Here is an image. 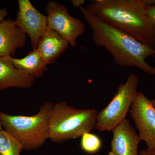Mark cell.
<instances>
[{
	"instance_id": "obj_16",
	"label": "cell",
	"mask_w": 155,
	"mask_h": 155,
	"mask_svg": "<svg viewBox=\"0 0 155 155\" xmlns=\"http://www.w3.org/2000/svg\"><path fill=\"white\" fill-rule=\"evenodd\" d=\"M147 16L155 28V4L150 7H145Z\"/></svg>"
},
{
	"instance_id": "obj_22",
	"label": "cell",
	"mask_w": 155,
	"mask_h": 155,
	"mask_svg": "<svg viewBox=\"0 0 155 155\" xmlns=\"http://www.w3.org/2000/svg\"><path fill=\"white\" fill-rule=\"evenodd\" d=\"M151 101L152 103L153 106L155 109V98L154 99L151 100Z\"/></svg>"
},
{
	"instance_id": "obj_3",
	"label": "cell",
	"mask_w": 155,
	"mask_h": 155,
	"mask_svg": "<svg viewBox=\"0 0 155 155\" xmlns=\"http://www.w3.org/2000/svg\"><path fill=\"white\" fill-rule=\"evenodd\" d=\"M98 113L95 109H78L66 101L58 103L49 119L48 138L61 143L81 137L94 128Z\"/></svg>"
},
{
	"instance_id": "obj_18",
	"label": "cell",
	"mask_w": 155,
	"mask_h": 155,
	"mask_svg": "<svg viewBox=\"0 0 155 155\" xmlns=\"http://www.w3.org/2000/svg\"><path fill=\"white\" fill-rule=\"evenodd\" d=\"M85 1L84 0H72L71 1L72 5L74 6L75 8H79L80 7H82V5L85 3Z\"/></svg>"
},
{
	"instance_id": "obj_19",
	"label": "cell",
	"mask_w": 155,
	"mask_h": 155,
	"mask_svg": "<svg viewBox=\"0 0 155 155\" xmlns=\"http://www.w3.org/2000/svg\"><path fill=\"white\" fill-rule=\"evenodd\" d=\"M7 15V9L5 8H0V22L5 19Z\"/></svg>"
},
{
	"instance_id": "obj_12",
	"label": "cell",
	"mask_w": 155,
	"mask_h": 155,
	"mask_svg": "<svg viewBox=\"0 0 155 155\" xmlns=\"http://www.w3.org/2000/svg\"><path fill=\"white\" fill-rule=\"evenodd\" d=\"M11 58L0 57V91L12 87L29 88L34 79L19 71L13 65Z\"/></svg>"
},
{
	"instance_id": "obj_1",
	"label": "cell",
	"mask_w": 155,
	"mask_h": 155,
	"mask_svg": "<svg viewBox=\"0 0 155 155\" xmlns=\"http://www.w3.org/2000/svg\"><path fill=\"white\" fill-rule=\"evenodd\" d=\"M79 9L91 28L94 44L105 48L117 65L137 67L148 74L155 76V67L150 66L145 61L148 57L155 56V48L103 22L83 6Z\"/></svg>"
},
{
	"instance_id": "obj_23",
	"label": "cell",
	"mask_w": 155,
	"mask_h": 155,
	"mask_svg": "<svg viewBox=\"0 0 155 155\" xmlns=\"http://www.w3.org/2000/svg\"><path fill=\"white\" fill-rule=\"evenodd\" d=\"M108 155H117L115 153H114V152H113L112 151L110 152L109 153V154Z\"/></svg>"
},
{
	"instance_id": "obj_17",
	"label": "cell",
	"mask_w": 155,
	"mask_h": 155,
	"mask_svg": "<svg viewBox=\"0 0 155 155\" xmlns=\"http://www.w3.org/2000/svg\"><path fill=\"white\" fill-rule=\"evenodd\" d=\"M140 2L145 7H151L155 4V0H140Z\"/></svg>"
},
{
	"instance_id": "obj_13",
	"label": "cell",
	"mask_w": 155,
	"mask_h": 155,
	"mask_svg": "<svg viewBox=\"0 0 155 155\" xmlns=\"http://www.w3.org/2000/svg\"><path fill=\"white\" fill-rule=\"evenodd\" d=\"M11 59L14 67L19 71L34 79L41 77L47 69V64L37 49L29 52L23 58L18 59L11 57Z\"/></svg>"
},
{
	"instance_id": "obj_15",
	"label": "cell",
	"mask_w": 155,
	"mask_h": 155,
	"mask_svg": "<svg viewBox=\"0 0 155 155\" xmlns=\"http://www.w3.org/2000/svg\"><path fill=\"white\" fill-rule=\"evenodd\" d=\"M80 145L84 151L87 153L97 152L102 146V141L98 136L90 132L81 136Z\"/></svg>"
},
{
	"instance_id": "obj_20",
	"label": "cell",
	"mask_w": 155,
	"mask_h": 155,
	"mask_svg": "<svg viewBox=\"0 0 155 155\" xmlns=\"http://www.w3.org/2000/svg\"><path fill=\"white\" fill-rule=\"evenodd\" d=\"M138 155H150L149 152L148 150L145 149L143 150L140 152L139 153H138Z\"/></svg>"
},
{
	"instance_id": "obj_7",
	"label": "cell",
	"mask_w": 155,
	"mask_h": 155,
	"mask_svg": "<svg viewBox=\"0 0 155 155\" xmlns=\"http://www.w3.org/2000/svg\"><path fill=\"white\" fill-rule=\"evenodd\" d=\"M130 117L139 131L140 141L146 143L147 149H155V109L151 100L138 92L130 110Z\"/></svg>"
},
{
	"instance_id": "obj_24",
	"label": "cell",
	"mask_w": 155,
	"mask_h": 155,
	"mask_svg": "<svg viewBox=\"0 0 155 155\" xmlns=\"http://www.w3.org/2000/svg\"><path fill=\"white\" fill-rule=\"evenodd\" d=\"M2 124H1V122H0V131H1V130H3L2 127Z\"/></svg>"
},
{
	"instance_id": "obj_9",
	"label": "cell",
	"mask_w": 155,
	"mask_h": 155,
	"mask_svg": "<svg viewBox=\"0 0 155 155\" xmlns=\"http://www.w3.org/2000/svg\"><path fill=\"white\" fill-rule=\"evenodd\" d=\"M111 151L117 155H138V134L125 119L112 130Z\"/></svg>"
},
{
	"instance_id": "obj_6",
	"label": "cell",
	"mask_w": 155,
	"mask_h": 155,
	"mask_svg": "<svg viewBox=\"0 0 155 155\" xmlns=\"http://www.w3.org/2000/svg\"><path fill=\"white\" fill-rule=\"evenodd\" d=\"M48 27L64 38L72 47L76 39L84 33L85 26L81 20L72 17L67 7L56 1H50L45 7Z\"/></svg>"
},
{
	"instance_id": "obj_2",
	"label": "cell",
	"mask_w": 155,
	"mask_h": 155,
	"mask_svg": "<svg viewBox=\"0 0 155 155\" xmlns=\"http://www.w3.org/2000/svg\"><path fill=\"white\" fill-rule=\"evenodd\" d=\"M85 8L103 22L155 49V28L140 0H96Z\"/></svg>"
},
{
	"instance_id": "obj_11",
	"label": "cell",
	"mask_w": 155,
	"mask_h": 155,
	"mask_svg": "<svg viewBox=\"0 0 155 155\" xmlns=\"http://www.w3.org/2000/svg\"><path fill=\"white\" fill-rule=\"evenodd\" d=\"M69 45V43L59 33L48 27L39 42L37 50L48 65L54 63Z\"/></svg>"
},
{
	"instance_id": "obj_5",
	"label": "cell",
	"mask_w": 155,
	"mask_h": 155,
	"mask_svg": "<svg viewBox=\"0 0 155 155\" xmlns=\"http://www.w3.org/2000/svg\"><path fill=\"white\" fill-rule=\"evenodd\" d=\"M139 78L135 73L120 83L109 104L98 113L95 127L99 131H111L125 119L137 92Z\"/></svg>"
},
{
	"instance_id": "obj_8",
	"label": "cell",
	"mask_w": 155,
	"mask_h": 155,
	"mask_svg": "<svg viewBox=\"0 0 155 155\" xmlns=\"http://www.w3.org/2000/svg\"><path fill=\"white\" fill-rule=\"evenodd\" d=\"M18 3L19 11L15 22L30 38L33 49H36L48 28L47 17L38 11L28 0H19Z\"/></svg>"
},
{
	"instance_id": "obj_14",
	"label": "cell",
	"mask_w": 155,
	"mask_h": 155,
	"mask_svg": "<svg viewBox=\"0 0 155 155\" xmlns=\"http://www.w3.org/2000/svg\"><path fill=\"white\" fill-rule=\"evenodd\" d=\"M23 145L14 136L3 129L0 131V155H20Z\"/></svg>"
},
{
	"instance_id": "obj_21",
	"label": "cell",
	"mask_w": 155,
	"mask_h": 155,
	"mask_svg": "<svg viewBox=\"0 0 155 155\" xmlns=\"http://www.w3.org/2000/svg\"><path fill=\"white\" fill-rule=\"evenodd\" d=\"M149 151V150H148ZM150 155H155V149L151 151H149Z\"/></svg>"
},
{
	"instance_id": "obj_4",
	"label": "cell",
	"mask_w": 155,
	"mask_h": 155,
	"mask_svg": "<svg viewBox=\"0 0 155 155\" xmlns=\"http://www.w3.org/2000/svg\"><path fill=\"white\" fill-rule=\"evenodd\" d=\"M54 104L45 102L35 115L14 116L0 112L4 130L22 143L23 149L30 150L41 147L48 138L49 119Z\"/></svg>"
},
{
	"instance_id": "obj_10",
	"label": "cell",
	"mask_w": 155,
	"mask_h": 155,
	"mask_svg": "<svg viewBox=\"0 0 155 155\" xmlns=\"http://www.w3.org/2000/svg\"><path fill=\"white\" fill-rule=\"evenodd\" d=\"M26 34L15 20L4 19L0 22V57L15 55L17 49L24 47Z\"/></svg>"
}]
</instances>
